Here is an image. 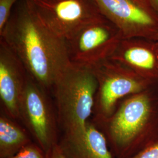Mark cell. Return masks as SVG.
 I'll list each match as a JSON object with an SVG mask.
<instances>
[{
  "mask_svg": "<svg viewBox=\"0 0 158 158\" xmlns=\"http://www.w3.org/2000/svg\"><path fill=\"white\" fill-rule=\"evenodd\" d=\"M0 40L23 63L29 76L47 91L72 64L66 40L51 31L26 0L13 9Z\"/></svg>",
  "mask_w": 158,
  "mask_h": 158,
  "instance_id": "6da1fadb",
  "label": "cell"
},
{
  "mask_svg": "<svg viewBox=\"0 0 158 158\" xmlns=\"http://www.w3.org/2000/svg\"><path fill=\"white\" fill-rule=\"evenodd\" d=\"M96 125L114 158L133 157L158 139V85L125 97Z\"/></svg>",
  "mask_w": 158,
  "mask_h": 158,
  "instance_id": "7a4b0ae2",
  "label": "cell"
},
{
  "mask_svg": "<svg viewBox=\"0 0 158 158\" xmlns=\"http://www.w3.org/2000/svg\"><path fill=\"white\" fill-rule=\"evenodd\" d=\"M97 82L90 68L72 64L57 79L53 93L62 141H77L92 117Z\"/></svg>",
  "mask_w": 158,
  "mask_h": 158,
  "instance_id": "3957f363",
  "label": "cell"
},
{
  "mask_svg": "<svg viewBox=\"0 0 158 158\" xmlns=\"http://www.w3.org/2000/svg\"><path fill=\"white\" fill-rule=\"evenodd\" d=\"M91 70L97 82L91 119L96 125L108 118L123 99L153 85L130 69L110 59L98 63Z\"/></svg>",
  "mask_w": 158,
  "mask_h": 158,
  "instance_id": "277c9868",
  "label": "cell"
},
{
  "mask_svg": "<svg viewBox=\"0 0 158 158\" xmlns=\"http://www.w3.org/2000/svg\"><path fill=\"white\" fill-rule=\"evenodd\" d=\"M46 26L66 41L79 31L101 19L95 0H26Z\"/></svg>",
  "mask_w": 158,
  "mask_h": 158,
  "instance_id": "5b68a950",
  "label": "cell"
},
{
  "mask_svg": "<svg viewBox=\"0 0 158 158\" xmlns=\"http://www.w3.org/2000/svg\"><path fill=\"white\" fill-rule=\"evenodd\" d=\"M46 92L29 76L19 108V120L46 153L59 142L56 112Z\"/></svg>",
  "mask_w": 158,
  "mask_h": 158,
  "instance_id": "8992f818",
  "label": "cell"
},
{
  "mask_svg": "<svg viewBox=\"0 0 158 158\" xmlns=\"http://www.w3.org/2000/svg\"><path fill=\"white\" fill-rule=\"evenodd\" d=\"M102 14L118 29L123 40H156L158 13L150 0H95Z\"/></svg>",
  "mask_w": 158,
  "mask_h": 158,
  "instance_id": "52a82bcc",
  "label": "cell"
},
{
  "mask_svg": "<svg viewBox=\"0 0 158 158\" xmlns=\"http://www.w3.org/2000/svg\"><path fill=\"white\" fill-rule=\"evenodd\" d=\"M122 40L118 29L104 17L66 41L71 62L91 69L110 59Z\"/></svg>",
  "mask_w": 158,
  "mask_h": 158,
  "instance_id": "ba28073f",
  "label": "cell"
},
{
  "mask_svg": "<svg viewBox=\"0 0 158 158\" xmlns=\"http://www.w3.org/2000/svg\"><path fill=\"white\" fill-rule=\"evenodd\" d=\"M23 63L6 42L0 40V101L1 111L19 120V108L28 79Z\"/></svg>",
  "mask_w": 158,
  "mask_h": 158,
  "instance_id": "9c48e42d",
  "label": "cell"
},
{
  "mask_svg": "<svg viewBox=\"0 0 158 158\" xmlns=\"http://www.w3.org/2000/svg\"><path fill=\"white\" fill-rule=\"evenodd\" d=\"M153 85H158V41L123 40L110 57Z\"/></svg>",
  "mask_w": 158,
  "mask_h": 158,
  "instance_id": "30bf717a",
  "label": "cell"
},
{
  "mask_svg": "<svg viewBox=\"0 0 158 158\" xmlns=\"http://www.w3.org/2000/svg\"><path fill=\"white\" fill-rule=\"evenodd\" d=\"M59 145L69 158H114L106 138L91 120L83 138L72 142L59 141Z\"/></svg>",
  "mask_w": 158,
  "mask_h": 158,
  "instance_id": "8fae6325",
  "label": "cell"
},
{
  "mask_svg": "<svg viewBox=\"0 0 158 158\" xmlns=\"http://www.w3.org/2000/svg\"><path fill=\"white\" fill-rule=\"evenodd\" d=\"M27 130L1 111L0 158H8L32 142Z\"/></svg>",
  "mask_w": 158,
  "mask_h": 158,
  "instance_id": "7c38bea8",
  "label": "cell"
},
{
  "mask_svg": "<svg viewBox=\"0 0 158 158\" xmlns=\"http://www.w3.org/2000/svg\"><path fill=\"white\" fill-rule=\"evenodd\" d=\"M8 158H46V153L38 144L32 142Z\"/></svg>",
  "mask_w": 158,
  "mask_h": 158,
  "instance_id": "4fadbf2b",
  "label": "cell"
},
{
  "mask_svg": "<svg viewBox=\"0 0 158 158\" xmlns=\"http://www.w3.org/2000/svg\"><path fill=\"white\" fill-rule=\"evenodd\" d=\"M18 0H0V34L2 32L11 15Z\"/></svg>",
  "mask_w": 158,
  "mask_h": 158,
  "instance_id": "5bb4252c",
  "label": "cell"
},
{
  "mask_svg": "<svg viewBox=\"0 0 158 158\" xmlns=\"http://www.w3.org/2000/svg\"><path fill=\"white\" fill-rule=\"evenodd\" d=\"M131 158H158V139Z\"/></svg>",
  "mask_w": 158,
  "mask_h": 158,
  "instance_id": "9a60e30c",
  "label": "cell"
},
{
  "mask_svg": "<svg viewBox=\"0 0 158 158\" xmlns=\"http://www.w3.org/2000/svg\"><path fill=\"white\" fill-rule=\"evenodd\" d=\"M46 158H69L63 152L59 143L55 145L46 152Z\"/></svg>",
  "mask_w": 158,
  "mask_h": 158,
  "instance_id": "2e32d148",
  "label": "cell"
},
{
  "mask_svg": "<svg viewBox=\"0 0 158 158\" xmlns=\"http://www.w3.org/2000/svg\"><path fill=\"white\" fill-rule=\"evenodd\" d=\"M153 7L158 13V0H150Z\"/></svg>",
  "mask_w": 158,
  "mask_h": 158,
  "instance_id": "e0dca14e",
  "label": "cell"
},
{
  "mask_svg": "<svg viewBox=\"0 0 158 158\" xmlns=\"http://www.w3.org/2000/svg\"><path fill=\"white\" fill-rule=\"evenodd\" d=\"M156 40H158V35H157V36H156Z\"/></svg>",
  "mask_w": 158,
  "mask_h": 158,
  "instance_id": "ac0fdd59",
  "label": "cell"
}]
</instances>
